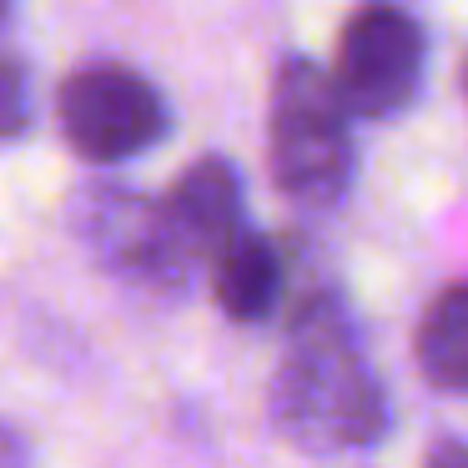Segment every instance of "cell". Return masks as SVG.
<instances>
[{
  "instance_id": "1",
  "label": "cell",
  "mask_w": 468,
  "mask_h": 468,
  "mask_svg": "<svg viewBox=\"0 0 468 468\" xmlns=\"http://www.w3.org/2000/svg\"><path fill=\"white\" fill-rule=\"evenodd\" d=\"M388 393L363 357L347 313L313 297L292 317V343L272 378V423L307 453H357L388 433Z\"/></svg>"
},
{
  "instance_id": "2",
  "label": "cell",
  "mask_w": 468,
  "mask_h": 468,
  "mask_svg": "<svg viewBox=\"0 0 468 468\" xmlns=\"http://www.w3.org/2000/svg\"><path fill=\"white\" fill-rule=\"evenodd\" d=\"M333 76L313 61H282L272 86V182L303 207H333L353 182V126Z\"/></svg>"
},
{
  "instance_id": "3",
  "label": "cell",
  "mask_w": 468,
  "mask_h": 468,
  "mask_svg": "<svg viewBox=\"0 0 468 468\" xmlns=\"http://www.w3.org/2000/svg\"><path fill=\"white\" fill-rule=\"evenodd\" d=\"M76 232L106 272H116L126 287L146 297H182L192 282L197 262L176 242L166 207L126 186H91L76 202Z\"/></svg>"
},
{
  "instance_id": "4",
  "label": "cell",
  "mask_w": 468,
  "mask_h": 468,
  "mask_svg": "<svg viewBox=\"0 0 468 468\" xmlns=\"http://www.w3.org/2000/svg\"><path fill=\"white\" fill-rule=\"evenodd\" d=\"M56 116L66 142L96 166L152 152L172 132L162 91L126 66H81L76 76H66Z\"/></svg>"
},
{
  "instance_id": "5",
  "label": "cell",
  "mask_w": 468,
  "mask_h": 468,
  "mask_svg": "<svg viewBox=\"0 0 468 468\" xmlns=\"http://www.w3.org/2000/svg\"><path fill=\"white\" fill-rule=\"evenodd\" d=\"M423 31L393 5H367L337 41V91L357 116H398L423 81Z\"/></svg>"
},
{
  "instance_id": "6",
  "label": "cell",
  "mask_w": 468,
  "mask_h": 468,
  "mask_svg": "<svg viewBox=\"0 0 468 468\" xmlns=\"http://www.w3.org/2000/svg\"><path fill=\"white\" fill-rule=\"evenodd\" d=\"M166 222H172L176 242L192 252V262L217 257L242 227V176L227 156H202L172 182L162 197Z\"/></svg>"
},
{
  "instance_id": "7",
  "label": "cell",
  "mask_w": 468,
  "mask_h": 468,
  "mask_svg": "<svg viewBox=\"0 0 468 468\" xmlns=\"http://www.w3.org/2000/svg\"><path fill=\"white\" fill-rule=\"evenodd\" d=\"M212 292L232 323H262L282 297V257L262 232H237L212 257Z\"/></svg>"
},
{
  "instance_id": "8",
  "label": "cell",
  "mask_w": 468,
  "mask_h": 468,
  "mask_svg": "<svg viewBox=\"0 0 468 468\" xmlns=\"http://www.w3.org/2000/svg\"><path fill=\"white\" fill-rule=\"evenodd\" d=\"M413 353L438 393H468V282H453L433 297L418 323Z\"/></svg>"
},
{
  "instance_id": "9",
  "label": "cell",
  "mask_w": 468,
  "mask_h": 468,
  "mask_svg": "<svg viewBox=\"0 0 468 468\" xmlns=\"http://www.w3.org/2000/svg\"><path fill=\"white\" fill-rule=\"evenodd\" d=\"M31 126V76L16 56H0V142Z\"/></svg>"
},
{
  "instance_id": "10",
  "label": "cell",
  "mask_w": 468,
  "mask_h": 468,
  "mask_svg": "<svg viewBox=\"0 0 468 468\" xmlns=\"http://www.w3.org/2000/svg\"><path fill=\"white\" fill-rule=\"evenodd\" d=\"M428 468H468V443H458V438H443V443L428 453Z\"/></svg>"
},
{
  "instance_id": "11",
  "label": "cell",
  "mask_w": 468,
  "mask_h": 468,
  "mask_svg": "<svg viewBox=\"0 0 468 468\" xmlns=\"http://www.w3.org/2000/svg\"><path fill=\"white\" fill-rule=\"evenodd\" d=\"M0 468H26V443L0 423Z\"/></svg>"
},
{
  "instance_id": "12",
  "label": "cell",
  "mask_w": 468,
  "mask_h": 468,
  "mask_svg": "<svg viewBox=\"0 0 468 468\" xmlns=\"http://www.w3.org/2000/svg\"><path fill=\"white\" fill-rule=\"evenodd\" d=\"M11 11H16V0H0V21H5Z\"/></svg>"
}]
</instances>
